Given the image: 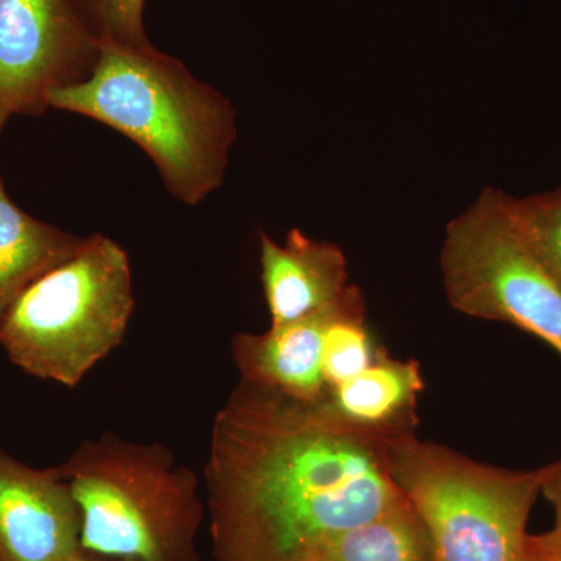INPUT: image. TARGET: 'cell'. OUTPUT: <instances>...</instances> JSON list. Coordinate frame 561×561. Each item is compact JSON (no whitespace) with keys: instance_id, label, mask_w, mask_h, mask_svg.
I'll return each mask as SVG.
<instances>
[{"instance_id":"6da1fadb","label":"cell","mask_w":561,"mask_h":561,"mask_svg":"<svg viewBox=\"0 0 561 561\" xmlns=\"http://www.w3.org/2000/svg\"><path fill=\"white\" fill-rule=\"evenodd\" d=\"M383 435L239 381L210 430L206 512L216 561H295L313 542L409 505Z\"/></svg>"},{"instance_id":"7a4b0ae2","label":"cell","mask_w":561,"mask_h":561,"mask_svg":"<svg viewBox=\"0 0 561 561\" xmlns=\"http://www.w3.org/2000/svg\"><path fill=\"white\" fill-rule=\"evenodd\" d=\"M47 103L130 139L184 205H201L224 184L238 138L234 106L151 43H102L88 79L50 92Z\"/></svg>"},{"instance_id":"3957f363","label":"cell","mask_w":561,"mask_h":561,"mask_svg":"<svg viewBox=\"0 0 561 561\" xmlns=\"http://www.w3.org/2000/svg\"><path fill=\"white\" fill-rule=\"evenodd\" d=\"M58 470L80 508V548L124 561H203L197 472L162 443L88 438Z\"/></svg>"},{"instance_id":"277c9868","label":"cell","mask_w":561,"mask_h":561,"mask_svg":"<svg viewBox=\"0 0 561 561\" xmlns=\"http://www.w3.org/2000/svg\"><path fill=\"white\" fill-rule=\"evenodd\" d=\"M135 311L130 257L105 234L33 280L0 323V346L22 371L76 389L124 342Z\"/></svg>"},{"instance_id":"5b68a950","label":"cell","mask_w":561,"mask_h":561,"mask_svg":"<svg viewBox=\"0 0 561 561\" xmlns=\"http://www.w3.org/2000/svg\"><path fill=\"white\" fill-rule=\"evenodd\" d=\"M390 478L423 523L432 561H527V522L545 468L511 471L421 442L383 435Z\"/></svg>"},{"instance_id":"8992f818","label":"cell","mask_w":561,"mask_h":561,"mask_svg":"<svg viewBox=\"0 0 561 561\" xmlns=\"http://www.w3.org/2000/svg\"><path fill=\"white\" fill-rule=\"evenodd\" d=\"M511 195L485 187L446 230L442 271L457 311L504 321L561 356V287L516 225Z\"/></svg>"},{"instance_id":"52a82bcc","label":"cell","mask_w":561,"mask_h":561,"mask_svg":"<svg viewBox=\"0 0 561 561\" xmlns=\"http://www.w3.org/2000/svg\"><path fill=\"white\" fill-rule=\"evenodd\" d=\"M102 43L79 0H0V110L41 114L94 69Z\"/></svg>"},{"instance_id":"ba28073f","label":"cell","mask_w":561,"mask_h":561,"mask_svg":"<svg viewBox=\"0 0 561 561\" xmlns=\"http://www.w3.org/2000/svg\"><path fill=\"white\" fill-rule=\"evenodd\" d=\"M81 515L58 467L32 468L0 448V561H66Z\"/></svg>"},{"instance_id":"9c48e42d","label":"cell","mask_w":561,"mask_h":561,"mask_svg":"<svg viewBox=\"0 0 561 561\" xmlns=\"http://www.w3.org/2000/svg\"><path fill=\"white\" fill-rule=\"evenodd\" d=\"M260 250L272 327L328 311L351 289L345 254L334 243L316 241L295 228L283 245L261 232Z\"/></svg>"},{"instance_id":"30bf717a","label":"cell","mask_w":561,"mask_h":561,"mask_svg":"<svg viewBox=\"0 0 561 561\" xmlns=\"http://www.w3.org/2000/svg\"><path fill=\"white\" fill-rule=\"evenodd\" d=\"M356 286L337 306L309 319L271 327L261 334H236L231 356L241 381L275 390L294 400L321 404L328 400L323 376L324 334Z\"/></svg>"},{"instance_id":"8fae6325","label":"cell","mask_w":561,"mask_h":561,"mask_svg":"<svg viewBox=\"0 0 561 561\" xmlns=\"http://www.w3.org/2000/svg\"><path fill=\"white\" fill-rule=\"evenodd\" d=\"M423 389L419 362L391 359L382 350L370 367L332 389L324 404L357 430L400 434L413 432Z\"/></svg>"},{"instance_id":"7c38bea8","label":"cell","mask_w":561,"mask_h":561,"mask_svg":"<svg viewBox=\"0 0 561 561\" xmlns=\"http://www.w3.org/2000/svg\"><path fill=\"white\" fill-rule=\"evenodd\" d=\"M9 117L0 110V131ZM84 239L33 219L11 201L0 179V323L22 291L72 256Z\"/></svg>"},{"instance_id":"4fadbf2b","label":"cell","mask_w":561,"mask_h":561,"mask_svg":"<svg viewBox=\"0 0 561 561\" xmlns=\"http://www.w3.org/2000/svg\"><path fill=\"white\" fill-rule=\"evenodd\" d=\"M295 561H432L430 540L412 505L313 542Z\"/></svg>"},{"instance_id":"5bb4252c","label":"cell","mask_w":561,"mask_h":561,"mask_svg":"<svg viewBox=\"0 0 561 561\" xmlns=\"http://www.w3.org/2000/svg\"><path fill=\"white\" fill-rule=\"evenodd\" d=\"M524 238L561 287V190L529 198L508 197Z\"/></svg>"},{"instance_id":"9a60e30c","label":"cell","mask_w":561,"mask_h":561,"mask_svg":"<svg viewBox=\"0 0 561 561\" xmlns=\"http://www.w3.org/2000/svg\"><path fill=\"white\" fill-rule=\"evenodd\" d=\"M147 0H79L81 13L101 43H150L144 27Z\"/></svg>"},{"instance_id":"2e32d148","label":"cell","mask_w":561,"mask_h":561,"mask_svg":"<svg viewBox=\"0 0 561 561\" xmlns=\"http://www.w3.org/2000/svg\"><path fill=\"white\" fill-rule=\"evenodd\" d=\"M527 561H561V537L556 531L529 535Z\"/></svg>"},{"instance_id":"e0dca14e","label":"cell","mask_w":561,"mask_h":561,"mask_svg":"<svg viewBox=\"0 0 561 561\" xmlns=\"http://www.w3.org/2000/svg\"><path fill=\"white\" fill-rule=\"evenodd\" d=\"M541 493L551 502L556 511V527L552 531L561 537V460L557 463L545 467V481H542Z\"/></svg>"},{"instance_id":"ac0fdd59","label":"cell","mask_w":561,"mask_h":561,"mask_svg":"<svg viewBox=\"0 0 561 561\" xmlns=\"http://www.w3.org/2000/svg\"><path fill=\"white\" fill-rule=\"evenodd\" d=\"M66 561H124V560L108 559V557L98 556V553H92V552L83 551V549H80L79 552L73 553V556L69 557V559Z\"/></svg>"}]
</instances>
